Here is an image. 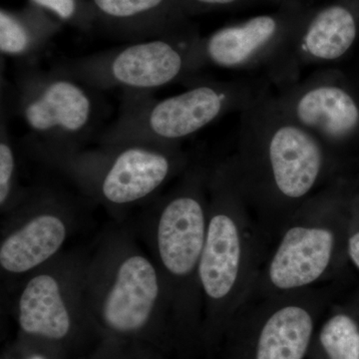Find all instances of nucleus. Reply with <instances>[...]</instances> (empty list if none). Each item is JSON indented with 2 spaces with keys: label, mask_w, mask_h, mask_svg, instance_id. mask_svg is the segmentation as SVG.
<instances>
[{
  "label": "nucleus",
  "mask_w": 359,
  "mask_h": 359,
  "mask_svg": "<svg viewBox=\"0 0 359 359\" xmlns=\"http://www.w3.org/2000/svg\"><path fill=\"white\" fill-rule=\"evenodd\" d=\"M271 90L263 78L197 79L176 95L156 100L127 92L117 120L97 137L100 145L181 146V142L224 116L243 112Z\"/></svg>",
  "instance_id": "obj_1"
},
{
  "label": "nucleus",
  "mask_w": 359,
  "mask_h": 359,
  "mask_svg": "<svg viewBox=\"0 0 359 359\" xmlns=\"http://www.w3.org/2000/svg\"><path fill=\"white\" fill-rule=\"evenodd\" d=\"M84 297L88 320L118 337L141 334L172 306L152 257L124 230L106 233L88 257Z\"/></svg>",
  "instance_id": "obj_2"
},
{
  "label": "nucleus",
  "mask_w": 359,
  "mask_h": 359,
  "mask_svg": "<svg viewBox=\"0 0 359 359\" xmlns=\"http://www.w3.org/2000/svg\"><path fill=\"white\" fill-rule=\"evenodd\" d=\"M27 146L34 159L65 175L87 197L112 212L154 197L186 163L181 146L51 149L29 142Z\"/></svg>",
  "instance_id": "obj_3"
},
{
  "label": "nucleus",
  "mask_w": 359,
  "mask_h": 359,
  "mask_svg": "<svg viewBox=\"0 0 359 359\" xmlns=\"http://www.w3.org/2000/svg\"><path fill=\"white\" fill-rule=\"evenodd\" d=\"M238 136L236 169L283 201L304 199L327 169V149L280 109L271 90L240 113Z\"/></svg>",
  "instance_id": "obj_4"
},
{
  "label": "nucleus",
  "mask_w": 359,
  "mask_h": 359,
  "mask_svg": "<svg viewBox=\"0 0 359 359\" xmlns=\"http://www.w3.org/2000/svg\"><path fill=\"white\" fill-rule=\"evenodd\" d=\"M205 180L198 170L187 174L144 219V241L166 285L172 308L190 306V285L200 282L208 224Z\"/></svg>",
  "instance_id": "obj_5"
},
{
  "label": "nucleus",
  "mask_w": 359,
  "mask_h": 359,
  "mask_svg": "<svg viewBox=\"0 0 359 359\" xmlns=\"http://www.w3.org/2000/svg\"><path fill=\"white\" fill-rule=\"evenodd\" d=\"M198 40L155 39L60 63L55 71L97 89L147 92L178 81L192 83L200 72Z\"/></svg>",
  "instance_id": "obj_6"
},
{
  "label": "nucleus",
  "mask_w": 359,
  "mask_h": 359,
  "mask_svg": "<svg viewBox=\"0 0 359 359\" xmlns=\"http://www.w3.org/2000/svg\"><path fill=\"white\" fill-rule=\"evenodd\" d=\"M2 217L0 269L8 278H25L63 254L76 224L69 201L46 188L25 190Z\"/></svg>",
  "instance_id": "obj_7"
},
{
  "label": "nucleus",
  "mask_w": 359,
  "mask_h": 359,
  "mask_svg": "<svg viewBox=\"0 0 359 359\" xmlns=\"http://www.w3.org/2000/svg\"><path fill=\"white\" fill-rule=\"evenodd\" d=\"M301 27H287L276 16L259 15L228 26L198 42L201 70L207 66L259 72L271 86L282 90L301 79L297 58Z\"/></svg>",
  "instance_id": "obj_8"
},
{
  "label": "nucleus",
  "mask_w": 359,
  "mask_h": 359,
  "mask_svg": "<svg viewBox=\"0 0 359 359\" xmlns=\"http://www.w3.org/2000/svg\"><path fill=\"white\" fill-rule=\"evenodd\" d=\"M87 87L55 70L23 73L18 80L16 103L34 135L28 142L51 149L83 147L100 113Z\"/></svg>",
  "instance_id": "obj_9"
},
{
  "label": "nucleus",
  "mask_w": 359,
  "mask_h": 359,
  "mask_svg": "<svg viewBox=\"0 0 359 359\" xmlns=\"http://www.w3.org/2000/svg\"><path fill=\"white\" fill-rule=\"evenodd\" d=\"M88 257L76 252L60 256L25 278L15 294L21 332L34 339L61 342L80 320H88L84 287Z\"/></svg>",
  "instance_id": "obj_10"
},
{
  "label": "nucleus",
  "mask_w": 359,
  "mask_h": 359,
  "mask_svg": "<svg viewBox=\"0 0 359 359\" xmlns=\"http://www.w3.org/2000/svg\"><path fill=\"white\" fill-rule=\"evenodd\" d=\"M280 109L332 153L359 132V103L337 70L314 71L273 94Z\"/></svg>",
  "instance_id": "obj_11"
},
{
  "label": "nucleus",
  "mask_w": 359,
  "mask_h": 359,
  "mask_svg": "<svg viewBox=\"0 0 359 359\" xmlns=\"http://www.w3.org/2000/svg\"><path fill=\"white\" fill-rule=\"evenodd\" d=\"M212 194L207 233L201 257V290L210 306H221L237 283L242 244L237 222L230 211L235 178L231 166L219 168L209 180Z\"/></svg>",
  "instance_id": "obj_12"
},
{
  "label": "nucleus",
  "mask_w": 359,
  "mask_h": 359,
  "mask_svg": "<svg viewBox=\"0 0 359 359\" xmlns=\"http://www.w3.org/2000/svg\"><path fill=\"white\" fill-rule=\"evenodd\" d=\"M334 244V235L327 229H290L269 266L271 283L292 290L316 282L330 264Z\"/></svg>",
  "instance_id": "obj_13"
},
{
  "label": "nucleus",
  "mask_w": 359,
  "mask_h": 359,
  "mask_svg": "<svg viewBox=\"0 0 359 359\" xmlns=\"http://www.w3.org/2000/svg\"><path fill=\"white\" fill-rule=\"evenodd\" d=\"M358 36V25L347 7L334 4L314 14L299 30L297 58L304 66H327L344 57Z\"/></svg>",
  "instance_id": "obj_14"
},
{
  "label": "nucleus",
  "mask_w": 359,
  "mask_h": 359,
  "mask_svg": "<svg viewBox=\"0 0 359 359\" xmlns=\"http://www.w3.org/2000/svg\"><path fill=\"white\" fill-rule=\"evenodd\" d=\"M306 309L290 306L276 311L262 330L257 359H302L313 334Z\"/></svg>",
  "instance_id": "obj_15"
},
{
  "label": "nucleus",
  "mask_w": 359,
  "mask_h": 359,
  "mask_svg": "<svg viewBox=\"0 0 359 359\" xmlns=\"http://www.w3.org/2000/svg\"><path fill=\"white\" fill-rule=\"evenodd\" d=\"M44 41V35L13 14L0 13V50L2 55L14 58H28L37 54Z\"/></svg>",
  "instance_id": "obj_16"
},
{
  "label": "nucleus",
  "mask_w": 359,
  "mask_h": 359,
  "mask_svg": "<svg viewBox=\"0 0 359 359\" xmlns=\"http://www.w3.org/2000/svg\"><path fill=\"white\" fill-rule=\"evenodd\" d=\"M320 342L330 359H359V330L349 316L330 318L321 330Z\"/></svg>",
  "instance_id": "obj_17"
},
{
  "label": "nucleus",
  "mask_w": 359,
  "mask_h": 359,
  "mask_svg": "<svg viewBox=\"0 0 359 359\" xmlns=\"http://www.w3.org/2000/svg\"><path fill=\"white\" fill-rule=\"evenodd\" d=\"M2 119L0 130V211L1 215L16 204L25 190L18 184V160L13 142Z\"/></svg>",
  "instance_id": "obj_18"
},
{
  "label": "nucleus",
  "mask_w": 359,
  "mask_h": 359,
  "mask_svg": "<svg viewBox=\"0 0 359 359\" xmlns=\"http://www.w3.org/2000/svg\"><path fill=\"white\" fill-rule=\"evenodd\" d=\"M97 8L108 18L118 21H131L154 13L165 0H93Z\"/></svg>",
  "instance_id": "obj_19"
},
{
  "label": "nucleus",
  "mask_w": 359,
  "mask_h": 359,
  "mask_svg": "<svg viewBox=\"0 0 359 359\" xmlns=\"http://www.w3.org/2000/svg\"><path fill=\"white\" fill-rule=\"evenodd\" d=\"M37 6L50 9L59 18L70 20L76 13V1L75 0H33Z\"/></svg>",
  "instance_id": "obj_20"
},
{
  "label": "nucleus",
  "mask_w": 359,
  "mask_h": 359,
  "mask_svg": "<svg viewBox=\"0 0 359 359\" xmlns=\"http://www.w3.org/2000/svg\"><path fill=\"white\" fill-rule=\"evenodd\" d=\"M348 252L351 261L359 269V233H354L353 237L349 238Z\"/></svg>",
  "instance_id": "obj_21"
},
{
  "label": "nucleus",
  "mask_w": 359,
  "mask_h": 359,
  "mask_svg": "<svg viewBox=\"0 0 359 359\" xmlns=\"http://www.w3.org/2000/svg\"><path fill=\"white\" fill-rule=\"evenodd\" d=\"M196 1L205 6H230L238 0H196Z\"/></svg>",
  "instance_id": "obj_22"
},
{
  "label": "nucleus",
  "mask_w": 359,
  "mask_h": 359,
  "mask_svg": "<svg viewBox=\"0 0 359 359\" xmlns=\"http://www.w3.org/2000/svg\"><path fill=\"white\" fill-rule=\"evenodd\" d=\"M26 359H47V358L41 353H33Z\"/></svg>",
  "instance_id": "obj_23"
}]
</instances>
